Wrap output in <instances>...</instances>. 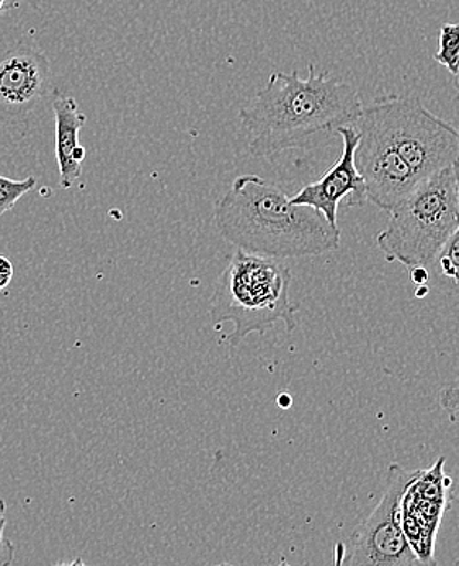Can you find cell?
<instances>
[{
	"label": "cell",
	"mask_w": 459,
	"mask_h": 566,
	"mask_svg": "<svg viewBox=\"0 0 459 566\" xmlns=\"http://www.w3.org/2000/svg\"><path fill=\"white\" fill-rule=\"evenodd\" d=\"M342 137V154L331 170L321 180L306 185L298 191L291 202L310 206L325 216L332 226L338 228V205L348 198V206H359L366 201L365 184L355 164V150L359 134L354 125L338 128Z\"/></svg>",
	"instance_id": "cell-10"
},
{
	"label": "cell",
	"mask_w": 459,
	"mask_h": 566,
	"mask_svg": "<svg viewBox=\"0 0 459 566\" xmlns=\"http://www.w3.org/2000/svg\"><path fill=\"white\" fill-rule=\"evenodd\" d=\"M389 212L388 224L376 239L386 259L407 268L434 266L458 228L455 168H444L420 180Z\"/></svg>",
	"instance_id": "cell-4"
},
{
	"label": "cell",
	"mask_w": 459,
	"mask_h": 566,
	"mask_svg": "<svg viewBox=\"0 0 459 566\" xmlns=\"http://www.w3.org/2000/svg\"><path fill=\"white\" fill-rule=\"evenodd\" d=\"M427 291H428V287L425 286V284H419V287H417L416 296L420 297V300H423V297L427 296Z\"/></svg>",
	"instance_id": "cell-20"
},
{
	"label": "cell",
	"mask_w": 459,
	"mask_h": 566,
	"mask_svg": "<svg viewBox=\"0 0 459 566\" xmlns=\"http://www.w3.org/2000/svg\"><path fill=\"white\" fill-rule=\"evenodd\" d=\"M359 134L355 164L365 184L366 200L390 211L419 184L420 178L409 164L378 133L355 123Z\"/></svg>",
	"instance_id": "cell-7"
},
{
	"label": "cell",
	"mask_w": 459,
	"mask_h": 566,
	"mask_svg": "<svg viewBox=\"0 0 459 566\" xmlns=\"http://www.w3.org/2000/svg\"><path fill=\"white\" fill-rule=\"evenodd\" d=\"M50 61L32 46H15L0 56V119L22 123L50 91Z\"/></svg>",
	"instance_id": "cell-9"
},
{
	"label": "cell",
	"mask_w": 459,
	"mask_h": 566,
	"mask_svg": "<svg viewBox=\"0 0 459 566\" xmlns=\"http://www.w3.org/2000/svg\"><path fill=\"white\" fill-rule=\"evenodd\" d=\"M419 473L420 470H409L400 464L389 465L383 499L352 535V551L341 560L342 565H423L403 527V496Z\"/></svg>",
	"instance_id": "cell-6"
},
{
	"label": "cell",
	"mask_w": 459,
	"mask_h": 566,
	"mask_svg": "<svg viewBox=\"0 0 459 566\" xmlns=\"http://www.w3.org/2000/svg\"><path fill=\"white\" fill-rule=\"evenodd\" d=\"M453 168L459 190V159L453 164ZM437 263L445 277L459 284V222L457 231L453 232V235L450 237L447 245L444 247L440 255H438Z\"/></svg>",
	"instance_id": "cell-14"
},
{
	"label": "cell",
	"mask_w": 459,
	"mask_h": 566,
	"mask_svg": "<svg viewBox=\"0 0 459 566\" xmlns=\"http://www.w3.org/2000/svg\"><path fill=\"white\" fill-rule=\"evenodd\" d=\"M54 126H56V160L60 185L64 190L74 187L81 178L84 163V147L79 143V133L87 123V116L79 108L77 102L67 95L56 94L53 98Z\"/></svg>",
	"instance_id": "cell-11"
},
{
	"label": "cell",
	"mask_w": 459,
	"mask_h": 566,
	"mask_svg": "<svg viewBox=\"0 0 459 566\" xmlns=\"http://www.w3.org/2000/svg\"><path fill=\"white\" fill-rule=\"evenodd\" d=\"M216 231L242 252L286 260L317 256L341 245V228L322 212L291 202L259 175H241L218 201Z\"/></svg>",
	"instance_id": "cell-2"
},
{
	"label": "cell",
	"mask_w": 459,
	"mask_h": 566,
	"mask_svg": "<svg viewBox=\"0 0 459 566\" xmlns=\"http://www.w3.org/2000/svg\"><path fill=\"white\" fill-rule=\"evenodd\" d=\"M438 401H440V407L444 408L450 423H459V376L457 380L441 389Z\"/></svg>",
	"instance_id": "cell-15"
},
{
	"label": "cell",
	"mask_w": 459,
	"mask_h": 566,
	"mask_svg": "<svg viewBox=\"0 0 459 566\" xmlns=\"http://www.w3.org/2000/svg\"><path fill=\"white\" fill-rule=\"evenodd\" d=\"M362 112V98L354 85L328 72L317 74L310 64L306 78L298 71L272 72L265 88L242 106L239 119L248 136L249 153L265 159L311 146L321 134L355 126Z\"/></svg>",
	"instance_id": "cell-1"
},
{
	"label": "cell",
	"mask_w": 459,
	"mask_h": 566,
	"mask_svg": "<svg viewBox=\"0 0 459 566\" xmlns=\"http://www.w3.org/2000/svg\"><path fill=\"white\" fill-rule=\"evenodd\" d=\"M379 134L419 175L453 167L459 159V132L416 97H383L363 106L358 122Z\"/></svg>",
	"instance_id": "cell-5"
},
{
	"label": "cell",
	"mask_w": 459,
	"mask_h": 566,
	"mask_svg": "<svg viewBox=\"0 0 459 566\" xmlns=\"http://www.w3.org/2000/svg\"><path fill=\"white\" fill-rule=\"evenodd\" d=\"M36 187L35 177H27L23 180H12V178L0 175V218L6 212L12 211L27 193Z\"/></svg>",
	"instance_id": "cell-13"
},
{
	"label": "cell",
	"mask_w": 459,
	"mask_h": 566,
	"mask_svg": "<svg viewBox=\"0 0 459 566\" xmlns=\"http://www.w3.org/2000/svg\"><path fill=\"white\" fill-rule=\"evenodd\" d=\"M279 403L282 405V407H290L291 397L283 394V396H280Z\"/></svg>",
	"instance_id": "cell-21"
},
{
	"label": "cell",
	"mask_w": 459,
	"mask_h": 566,
	"mask_svg": "<svg viewBox=\"0 0 459 566\" xmlns=\"http://www.w3.org/2000/svg\"><path fill=\"white\" fill-rule=\"evenodd\" d=\"M445 458L407 486L403 496V527L407 541L423 565H435V538L447 510L450 479L444 472Z\"/></svg>",
	"instance_id": "cell-8"
},
{
	"label": "cell",
	"mask_w": 459,
	"mask_h": 566,
	"mask_svg": "<svg viewBox=\"0 0 459 566\" xmlns=\"http://www.w3.org/2000/svg\"><path fill=\"white\" fill-rule=\"evenodd\" d=\"M25 2V0H0V13L3 10L13 9V7H19L20 3Z\"/></svg>",
	"instance_id": "cell-19"
},
{
	"label": "cell",
	"mask_w": 459,
	"mask_h": 566,
	"mask_svg": "<svg viewBox=\"0 0 459 566\" xmlns=\"http://www.w3.org/2000/svg\"><path fill=\"white\" fill-rule=\"evenodd\" d=\"M6 511H7V504H6V501H3L2 499H0V514H6Z\"/></svg>",
	"instance_id": "cell-22"
},
{
	"label": "cell",
	"mask_w": 459,
	"mask_h": 566,
	"mask_svg": "<svg viewBox=\"0 0 459 566\" xmlns=\"http://www.w3.org/2000/svg\"><path fill=\"white\" fill-rule=\"evenodd\" d=\"M291 270L282 260L238 252L222 271L211 301L215 324L231 322V346L241 345L249 335L265 334L283 322L288 332L298 327V307L291 304Z\"/></svg>",
	"instance_id": "cell-3"
},
{
	"label": "cell",
	"mask_w": 459,
	"mask_h": 566,
	"mask_svg": "<svg viewBox=\"0 0 459 566\" xmlns=\"http://www.w3.org/2000/svg\"><path fill=\"white\" fill-rule=\"evenodd\" d=\"M410 277H413L414 283L419 286V284H427L428 281V268L425 266H414L409 268Z\"/></svg>",
	"instance_id": "cell-18"
},
{
	"label": "cell",
	"mask_w": 459,
	"mask_h": 566,
	"mask_svg": "<svg viewBox=\"0 0 459 566\" xmlns=\"http://www.w3.org/2000/svg\"><path fill=\"white\" fill-rule=\"evenodd\" d=\"M13 280V265L9 259L0 255V293L10 286Z\"/></svg>",
	"instance_id": "cell-17"
},
{
	"label": "cell",
	"mask_w": 459,
	"mask_h": 566,
	"mask_svg": "<svg viewBox=\"0 0 459 566\" xmlns=\"http://www.w3.org/2000/svg\"><path fill=\"white\" fill-rule=\"evenodd\" d=\"M434 60L447 69L450 74L457 75L459 71V23H445L440 29L438 51Z\"/></svg>",
	"instance_id": "cell-12"
},
{
	"label": "cell",
	"mask_w": 459,
	"mask_h": 566,
	"mask_svg": "<svg viewBox=\"0 0 459 566\" xmlns=\"http://www.w3.org/2000/svg\"><path fill=\"white\" fill-rule=\"evenodd\" d=\"M455 85H457V88L459 91V71H458V74L455 75Z\"/></svg>",
	"instance_id": "cell-23"
},
{
	"label": "cell",
	"mask_w": 459,
	"mask_h": 566,
	"mask_svg": "<svg viewBox=\"0 0 459 566\" xmlns=\"http://www.w3.org/2000/svg\"><path fill=\"white\" fill-rule=\"evenodd\" d=\"M6 514H0V566H9L15 560V545L7 541L3 531H6Z\"/></svg>",
	"instance_id": "cell-16"
}]
</instances>
